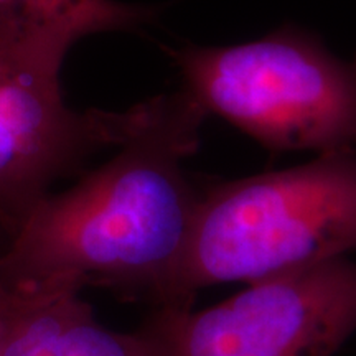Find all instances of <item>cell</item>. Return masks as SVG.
I'll return each mask as SVG.
<instances>
[{"label": "cell", "mask_w": 356, "mask_h": 356, "mask_svg": "<svg viewBox=\"0 0 356 356\" xmlns=\"http://www.w3.org/2000/svg\"><path fill=\"white\" fill-rule=\"evenodd\" d=\"M208 115L185 88L147 99L114 157L30 211L0 252V286H96L172 309L202 197L185 163Z\"/></svg>", "instance_id": "obj_1"}, {"label": "cell", "mask_w": 356, "mask_h": 356, "mask_svg": "<svg viewBox=\"0 0 356 356\" xmlns=\"http://www.w3.org/2000/svg\"><path fill=\"white\" fill-rule=\"evenodd\" d=\"M356 249V149L202 188L172 309L204 287L257 282Z\"/></svg>", "instance_id": "obj_2"}, {"label": "cell", "mask_w": 356, "mask_h": 356, "mask_svg": "<svg viewBox=\"0 0 356 356\" xmlns=\"http://www.w3.org/2000/svg\"><path fill=\"white\" fill-rule=\"evenodd\" d=\"M186 91L269 150L356 149V53L286 29L229 47L168 48Z\"/></svg>", "instance_id": "obj_3"}, {"label": "cell", "mask_w": 356, "mask_h": 356, "mask_svg": "<svg viewBox=\"0 0 356 356\" xmlns=\"http://www.w3.org/2000/svg\"><path fill=\"white\" fill-rule=\"evenodd\" d=\"M139 330L163 356H333L356 332V262L257 280L204 310L157 309Z\"/></svg>", "instance_id": "obj_4"}, {"label": "cell", "mask_w": 356, "mask_h": 356, "mask_svg": "<svg viewBox=\"0 0 356 356\" xmlns=\"http://www.w3.org/2000/svg\"><path fill=\"white\" fill-rule=\"evenodd\" d=\"M144 115L145 101L121 113L70 108L60 78L0 53V234L10 241L58 181L121 147Z\"/></svg>", "instance_id": "obj_5"}, {"label": "cell", "mask_w": 356, "mask_h": 356, "mask_svg": "<svg viewBox=\"0 0 356 356\" xmlns=\"http://www.w3.org/2000/svg\"><path fill=\"white\" fill-rule=\"evenodd\" d=\"M74 284L0 286L2 356H163L140 330L102 327Z\"/></svg>", "instance_id": "obj_6"}, {"label": "cell", "mask_w": 356, "mask_h": 356, "mask_svg": "<svg viewBox=\"0 0 356 356\" xmlns=\"http://www.w3.org/2000/svg\"><path fill=\"white\" fill-rule=\"evenodd\" d=\"M155 15L154 7L118 0H0V53L60 78L66 55L79 40L134 32Z\"/></svg>", "instance_id": "obj_7"}, {"label": "cell", "mask_w": 356, "mask_h": 356, "mask_svg": "<svg viewBox=\"0 0 356 356\" xmlns=\"http://www.w3.org/2000/svg\"><path fill=\"white\" fill-rule=\"evenodd\" d=\"M2 346H3V335H2V325H0V356H2Z\"/></svg>", "instance_id": "obj_8"}]
</instances>
